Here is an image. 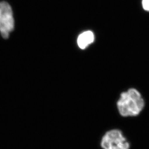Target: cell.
<instances>
[{
	"label": "cell",
	"mask_w": 149,
	"mask_h": 149,
	"mask_svg": "<svg viewBox=\"0 0 149 149\" xmlns=\"http://www.w3.org/2000/svg\"><path fill=\"white\" fill-rule=\"evenodd\" d=\"M94 34L91 31H85L77 38V44L82 49H85L94 41Z\"/></svg>",
	"instance_id": "277c9868"
},
{
	"label": "cell",
	"mask_w": 149,
	"mask_h": 149,
	"mask_svg": "<svg viewBox=\"0 0 149 149\" xmlns=\"http://www.w3.org/2000/svg\"><path fill=\"white\" fill-rule=\"evenodd\" d=\"M116 104L120 116L124 117H135L143 110L145 101L136 89L131 88L121 93Z\"/></svg>",
	"instance_id": "6da1fadb"
},
{
	"label": "cell",
	"mask_w": 149,
	"mask_h": 149,
	"mask_svg": "<svg viewBox=\"0 0 149 149\" xmlns=\"http://www.w3.org/2000/svg\"><path fill=\"white\" fill-rule=\"evenodd\" d=\"M142 6L145 10L149 11V0H143Z\"/></svg>",
	"instance_id": "5b68a950"
},
{
	"label": "cell",
	"mask_w": 149,
	"mask_h": 149,
	"mask_svg": "<svg viewBox=\"0 0 149 149\" xmlns=\"http://www.w3.org/2000/svg\"><path fill=\"white\" fill-rule=\"evenodd\" d=\"M14 29L13 12L10 5L5 1L0 3V32L4 39L8 38Z\"/></svg>",
	"instance_id": "3957f363"
},
{
	"label": "cell",
	"mask_w": 149,
	"mask_h": 149,
	"mask_svg": "<svg viewBox=\"0 0 149 149\" xmlns=\"http://www.w3.org/2000/svg\"><path fill=\"white\" fill-rule=\"evenodd\" d=\"M103 149H129L130 144L122 131L113 129L107 131L100 141Z\"/></svg>",
	"instance_id": "7a4b0ae2"
}]
</instances>
